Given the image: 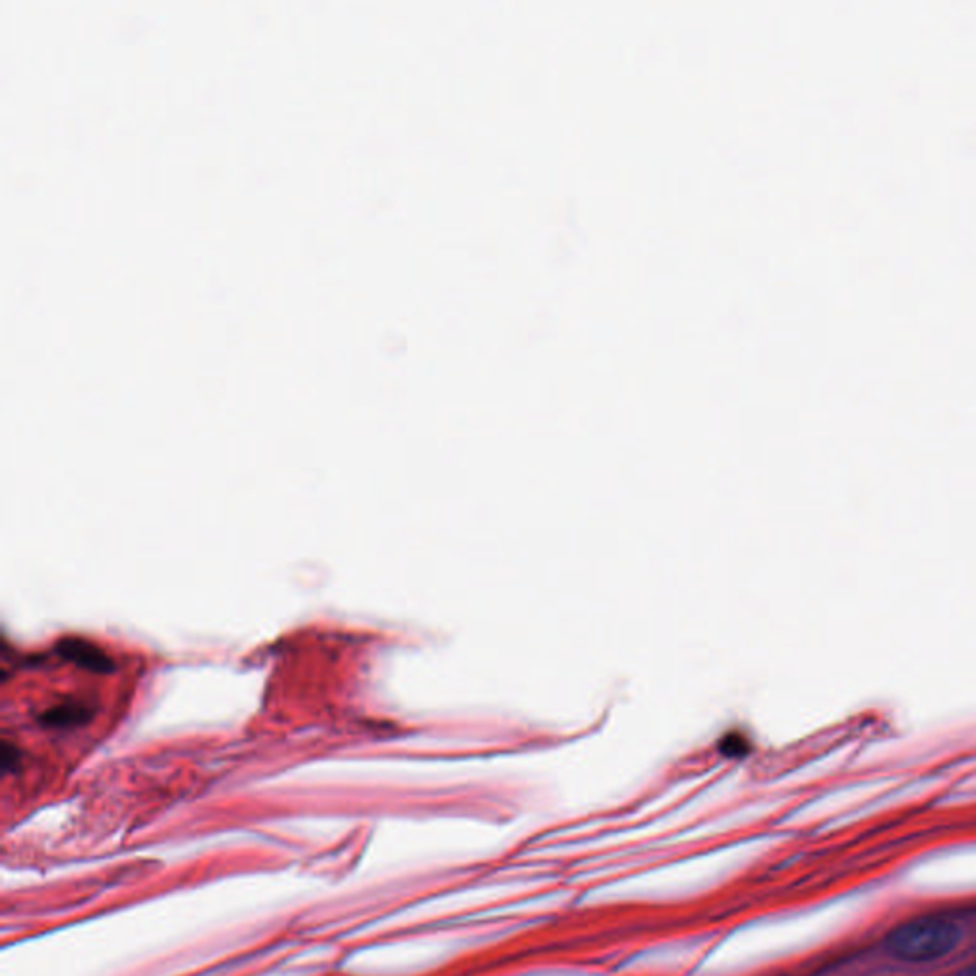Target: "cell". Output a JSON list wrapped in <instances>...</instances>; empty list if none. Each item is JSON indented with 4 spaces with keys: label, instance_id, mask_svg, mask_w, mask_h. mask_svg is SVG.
<instances>
[{
    "label": "cell",
    "instance_id": "2",
    "mask_svg": "<svg viewBox=\"0 0 976 976\" xmlns=\"http://www.w3.org/2000/svg\"><path fill=\"white\" fill-rule=\"evenodd\" d=\"M61 653L68 656L69 660H73L84 668L94 669V671H108L109 664H111L108 656L103 655L100 649H96L90 643L79 641V639L63 643Z\"/></svg>",
    "mask_w": 976,
    "mask_h": 976
},
{
    "label": "cell",
    "instance_id": "3",
    "mask_svg": "<svg viewBox=\"0 0 976 976\" xmlns=\"http://www.w3.org/2000/svg\"><path fill=\"white\" fill-rule=\"evenodd\" d=\"M959 976H976V965H970L967 969L963 970Z\"/></svg>",
    "mask_w": 976,
    "mask_h": 976
},
{
    "label": "cell",
    "instance_id": "1",
    "mask_svg": "<svg viewBox=\"0 0 976 976\" xmlns=\"http://www.w3.org/2000/svg\"><path fill=\"white\" fill-rule=\"evenodd\" d=\"M962 930L944 919H917L887 936L889 954L900 962H935L956 948Z\"/></svg>",
    "mask_w": 976,
    "mask_h": 976
}]
</instances>
